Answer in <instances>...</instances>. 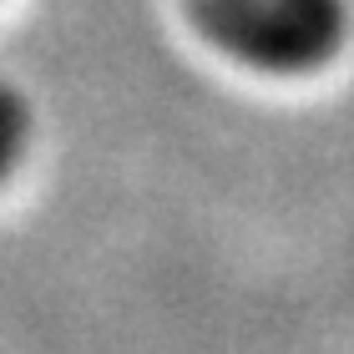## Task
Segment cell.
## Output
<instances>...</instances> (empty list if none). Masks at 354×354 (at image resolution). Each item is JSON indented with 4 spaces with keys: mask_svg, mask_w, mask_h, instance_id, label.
I'll list each match as a JSON object with an SVG mask.
<instances>
[{
    "mask_svg": "<svg viewBox=\"0 0 354 354\" xmlns=\"http://www.w3.org/2000/svg\"><path fill=\"white\" fill-rule=\"evenodd\" d=\"M30 147V102L10 82H0V177H10Z\"/></svg>",
    "mask_w": 354,
    "mask_h": 354,
    "instance_id": "7a4b0ae2",
    "label": "cell"
},
{
    "mask_svg": "<svg viewBox=\"0 0 354 354\" xmlns=\"http://www.w3.org/2000/svg\"><path fill=\"white\" fill-rule=\"evenodd\" d=\"M187 10L218 51L268 76L324 66L349 30L344 0H187Z\"/></svg>",
    "mask_w": 354,
    "mask_h": 354,
    "instance_id": "6da1fadb",
    "label": "cell"
}]
</instances>
